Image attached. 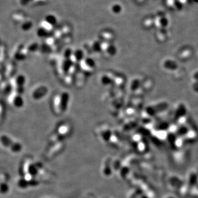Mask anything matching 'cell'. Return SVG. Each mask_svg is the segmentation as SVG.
I'll use <instances>...</instances> for the list:
<instances>
[{"label":"cell","mask_w":198,"mask_h":198,"mask_svg":"<svg viewBox=\"0 0 198 198\" xmlns=\"http://www.w3.org/2000/svg\"><path fill=\"white\" fill-rule=\"evenodd\" d=\"M0 142L6 148H11L14 143L11 138L6 135H2L0 137Z\"/></svg>","instance_id":"cell-1"},{"label":"cell","mask_w":198,"mask_h":198,"mask_svg":"<svg viewBox=\"0 0 198 198\" xmlns=\"http://www.w3.org/2000/svg\"><path fill=\"white\" fill-rule=\"evenodd\" d=\"M13 105L17 108H21L24 105V99L20 95H17L13 99Z\"/></svg>","instance_id":"cell-2"},{"label":"cell","mask_w":198,"mask_h":198,"mask_svg":"<svg viewBox=\"0 0 198 198\" xmlns=\"http://www.w3.org/2000/svg\"><path fill=\"white\" fill-rule=\"evenodd\" d=\"M26 81L25 77L23 75H19L16 79V85L17 86H24Z\"/></svg>","instance_id":"cell-3"},{"label":"cell","mask_w":198,"mask_h":198,"mask_svg":"<svg viewBox=\"0 0 198 198\" xmlns=\"http://www.w3.org/2000/svg\"><path fill=\"white\" fill-rule=\"evenodd\" d=\"M10 148H11V151L12 152L16 153V152H19L21 151L22 146H21V145L20 143L14 142L13 143V144L11 146Z\"/></svg>","instance_id":"cell-4"},{"label":"cell","mask_w":198,"mask_h":198,"mask_svg":"<svg viewBox=\"0 0 198 198\" xmlns=\"http://www.w3.org/2000/svg\"><path fill=\"white\" fill-rule=\"evenodd\" d=\"M9 191V186L6 183H2L0 184V193L2 194H6Z\"/></svg>","instance_id":"cell-5"},{"label":"cell","mask_w":198,"mask_h":198,"mask_svg":"<svg viewBox=\"0 0 198 198\" xmlns=\"http://www.w3.org/2000/svg\"><path fill=\"white\" fill-rule=\"evenodd\" d=\"M15 58L18 61H21L24 60L25 58V56L23 53H17L15 55Z\"/></svg>","instance_id":"cell-6"},{"label":"cell","mask_w":198,"mask_h":198,"mask_svg":"<svg viewBox=\"0 0 198 198\" xmlns=\"http://www.w3.org/2000/svg\"><path fill=\"white\" fill-rule=\"evenodd\" d=\"M25 89L24 86H17L16 89V92H17L18 95H21L24 94V92Z\"/></svg>","instance_id":"cell-7"},{"label":"cell","mask_w":198,"mask_h":198,"mask_svg":"<svg viewBox=\"0 0 198 198\" xmlns=\"http://www.w3.org/2000/svg\"><path fill=\"white\" fill-rule=\"evenodd\" d=\"M193 89L195 92H198V81H196L193 83Z\"/></svg>","instance_id":"cell-8"},{"label":"cell","mask_w":198,"mask_h":198,"mask_svg":"<svg viewBox=\"0 0 198 198\" xmlns=\"http://www.w3.org/2000/svg\"><path fill=\"white\" fill-rule=\"evenodd\" d=\"M11 90H12V87H11V85H8L7 87L5 88V92L8 94H10Z\"/></svg>","instance_id":"cell-9"},{"label":"cell","mask_w":198,"mask_h":198,"mask_svg":"<svg viewBox=\"0 0 198 198\" xmlns=\"http://www.w3.org/2000/svg\"><path fill=\"white\" fill-rule=\"evenodd\" d=\"M193 77L196 80V81H198V72L195 73L194 75H193Z\"/></svg>","instance_id":"cell-10"}]
</instances>
